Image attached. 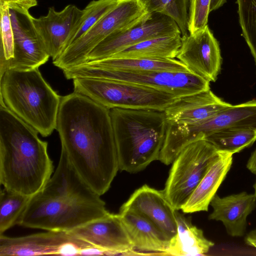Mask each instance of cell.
<instances>
[{"label":"cell","mask_w":256,"mask_h":256,"mask_svg":"<svg viewBox=\"0 0 256 256\" xmlns=\"http://www.w3.org/2000/svg\"><path fill=\"white\" fill-rule=\"evenodd\" d=\"M56 129L62 150L82 180L100 196L119 170L110 110L74 92L62 96Z\"/></svg>","instance_id":"obj_1"},{"label":"cell","mask_w":256,"mask_h":256,"mask_svg":"<svg viewBox=\"0 0 256 256\" xmlns=\"http://www.w3.org/2000/svg\"><path fill=\"white\" fill-rule=\"evenodd\" d=\"M110 213L100 196L82 180L61 150L56 170L43 188L30 196L17 224L70 232Z\"/></svg>","instance_id":"obj_2"},{"label":"cell","mask_w":256,"mask_h":256,"mask_svg":"<svg viewBox=\"0 0 256 256\" xmlns=\"http://www.w3.org/2000/svg\"><path fill=\"white\" fill-rule=\"evenodd\" d=\"M38 132L4 104L0 106V184L4 188L31 196L54 172L48 142Z\"/></svg>","instance_id":"obj_3"},{"label":"cell","mask_w":256,"mask_h":256,"mask_svg":"<svg viewBox=\"0 0 256 256\" xmlns=\"http://www.w3.org/2000/svg\"><path fill=\"white\" fill-rule=\"evenodd\" d=\"M110 115L120 170L136 173L158 160L168 124L164 111L114 108Z\"/></svg>","instance_id":"obj_4"},{"label":"cell","mask_w":256,"mask_h":256,"mask_svg":"<svg viewBox=\"0 0 256 256\" xmlns=\"http://www.w3.org/2000/svg\"><path fill=\"white\" fill-rule=\"evenodd\" d=\"M61 98L38 68L10 69L0 76V104L44 137L56 128Z\"/></svg>","instance_id":"obj_5"},{"label":"cell","mask_w":256,"mask_h":256,"mask_svg":"<svg viewBox=\"0 0 256 256\" xmlns=\"http://www.w3.org/2000/svg\"><path fill=\"white\" fill-rule=\"evenodd\" d=\"M152 14L142 0H118L113 8L53 60L54 64L64 70L86 62L90 52L110 34L136 26Z\"/></svg>","instance_id":"obj_6"},{"label":"cell","mask_w":256,"mask_h":256,"mask_svg":"<svg viewBox=\"0 0 256 256\" xmlns=\"http://www.w3.org/2000/svg\"><path fill=\"white\" fill-rule=\"evenodd\" d=\"M74 92L84 95L109 110L114 108L164 111L179 98L142 86L103 78L73 79Z\"/></svg>","instance_id":"obj_7"},{"label":"cell","mask_w":256,"mask_h":256,"mask_svg":"<svg viewBox=\"0 0 256 256\" xmlns=\"http://www.w3.org/2000/svg\"><path fill=\"white\" fill-rule=\"evenodd\" d=\"M68 80L103 78L142 86L178 98L210 90V82L190 72L166 70L122 72L84 69L74 66L63 70Z\"/></svg>","instance_id":"obj_8"},{"label":"cell","mask_w":256,"mask_h":256,"mask_svg":"<svg viewBox=\"0 0 256 256\" xmlns=\"http://www.w3.org/2000/svg\"><path fill=\"white\" fill-rule=\"evenodd\" d=\"M218 152L200 139L188 145L175 158L163 190L175 210L182 209Z\"/></svg>","instance_id":"obj_9"},{"label":"cell","mask_w":256,"mask_h":256,"mask_svg":"<svg viewBox=\"0 0 256 256\" xmlns=\"http://www.w3.org/2000/svg\"><path fill=\"white\" fill-rule=\"evenodd\" d=\"M9 8L14 36L12 58L0 62V76L8 70L38 68L50 57L39 40L32 22L30 8L37 0H4Z\"/></svg>","instance_id":"obj_10"},{"label":"cell","mask_w":256,"mask_h":256,"mask_svg":"<svg viewBox=\"0 0 256 256\" xmlns=\"http://www.w3.org/2000/svg\"><path fill=\"white\" fill-rule=\"evenodd\" d=\"M228 129L256 130V100L231 105L212 117L194 124H170L168 135L172 144L182 150L214 132Z\"/></svg>","instance_id":"obj_11"},{"label":"cell","mask_w":256,"mask_h":256,"mask_svg":"<svg viewBox=\"0 0 256 256\" xmlns=\"http://www.w3.org/2000/svg\"><path fill=\"white\" fill-rule=\"evenodd\" d=\"M92 246L66 231L47 230L20 237L0 234V256L82 255Z\"/></svg>","instance_id":"obj_12"},{"label":"cell","mask_w":256,"mask_h":256,"mask_svg":"<svg viewBox=\"0 0 256 256\" xmlns=\"http://www.w3.org/2000/svg\"><path fill=\"white\" fill-rule=\"evenodd\" d=\"M176 34L182 33L174 20L167 16L152 12L150 18L140 24L108 36L90 52L86 62L107 58L150 38Z\"/></svg>","instance_id":"obj_13"},{"label":"cell","mask_w":256,"mask_h":256,"mask_svg":"<svg viewBox=\"0 0 256 256\" xmlns=\"http://www.w3.org/2000/svg\"><path fill=\"white\" fill-rule=\"evenodd\" d=\"M176 58L190 72L210 82L216 80L220 70L222 58L219 44L208 25L194 34L182 36Z\"/></svg>","instance_id":"obj_14"},{"label":"cell","mask_w":256,"mask_h":256,"mask_svg":"<svg viewBox=\"0 0 256 256\" xmlns=\"http://www.w3.org/2000/svg\"><path fill=\"white\" fill-rule=\"evenodd\" d=\"M82 13V10L70 4L60 12L56 11L54 6L50 7L46 16L32 18L38 38L53 60L68 48L69 38Z\"/></svg>","instance_id":"obj_15"},{"label":"cell","mask_w":256,"mask_h":256,"mask_svg":"<svg viewBox=\"0 0 256 256\" xmlns=\"http://www.w3.org/2000/svg\"><path fill=\"white\" fill-rule=\"evenodd\" d=\"M70 232L77 238L105 251L107 256L134 254L135 252L118 214L110 213Z\"/></svg>","instance_id":"obj_16"},{"label":"cell","mask_w":256,"mask_h":256,"mask_svg":"<svg viewBox=\"0 0 256 256\" xmlns=\"http://www.w3.org/2000/svg\"><path fill=\"white\" fill-rule=\"evenodd\" d=\"M120 208L130 210L144 217L170 240L177 234L176 210L163 190L144 184L134 192Z\"/></svg>","instance_id":"obj_17"},{"label":"cell","mask_w":256,"mask_h":256,"mask_svg":"<svg viewBox=\"0 0 256 256\" xmlns=\"http://www.w3.org/2000/svg\"><path fill=\"white\" fill-rule=\"evenodd\" d=\"M231 105L208 90L180 98L164 112L168 124H191L206 120Z\"/></svg>","instance_id":"obj_18"},{"label":"cell","mask_w":256,"mask_h":256,"mask_svg":"<svg viewBox=\"0 0 256 256\" xmlns=\"http://www.w3.org/2000/svg\"><path fill=\"white\" fill-rule=\"evenodd\" d=\"M210 204L213 210L208 219L221 222L230 236L242 237L246 232L247 218L256 208V197L246 192L224 197L216 194Z\"/></svg>","instance_id":"obj_19"},{"label":"cell","mask_w":256,"mask_h":256,"mask_svg":"<svg viewBox=\"0 0 256 256\" xmlns=\"http://www.w3.org/2000/svg\"><path fill=\"white\" fill-rule=\"evenodd\" d=\"M118 214L135 250L166 255L170 240L154 224L128 210L120 208Z\"/></svg>","instance_id":"obj_20"},{"label":"cell","mask_w":256,"mask_h":256,"mask_svg":"<svg viewBox=\"0 0 256 256\" xmlns=\"http://www.w3.org/2000/svg\"><path fill=\"white\" fill-rule=\"evenodd\" d=\"M233 154L220 152L206 174L182 208L183 212L208 211V206L230 169Z\"/></svg>","instance_id":"obj_21"},{"label":"cell","mask_w":256,"mask_h":256,"mask_svg":"<svg viewBox=\"0 0 256 256\" xmlns=\"http://www.w3.org/2000/svg\"><path fill=\"white\" fill-rule=\"evenodd\" d=\"M84 69L122 72L166 70L190 72L187 67L174 58H106L76 66Z\"/></svg>","instance_id":"obj_22"},{"label":"cell","mask_w":256,"mask_h":256,"mask_svg":"<svg viewBox=\"0 0 256 256\" xmlns=\"http://www.w3.org/2000/svg\"><path fill=\"white\" fill-rule=\"evenodd\" d=\"M177 211L178 233L170 240L166 255H204L208 252L214 243L208 240L203 231L193 225L189 218Z\"/></svg>","instance_id":"obj_23"},{"label":"cell","mask_w":256,"mask_h":256,"mask_svg":"<svg viewBox=\"0 0 256 256\" xmlns=\"http://www.w3.org/2000/svg\"><path fill=\"white\" fill-rule=\"evenodd\" d=\"M181 44L182 34L156 37L131 46L107 58H174L176 57Z\"/></svg>","instance_id":"obj_24"},{"label":"cell","mask_w":256,"mask_h":256,"mask_svg":"<svg viewBox=\"0 0 256 256\" xmlns=\"http://www.w3.org/2000/svg\"><path fill=\"white\" fill-rule=\"evenodd\" d=\"M220 152L233 154L251 146L256 141V130L228 129L214 132L204 138Z\"/></svg>","instance_id":"obj_25"},{"label":"cell","mask_w":256,"mask_h":256,"mask_svg":"<svg viewBox=\"0 0 256 256\" xmlns=\"http://www.w3.org/2000/svg\"><path fill=\"white\" fill-rule=\"evenodd\" d=\"M30 196L6 188L0 192V234L16 224Z\"/></svg>","instance_id":"obj_26"},{"label":"cell","mask_w":256,"mask_h":256,"mask_svg":"<svg viewBox=\"0 0 256 256\" xmlns=\"http://www.w3.org/2000/svg\"><path fill=\"white\" fill-rule=\"evenodd\" d=\"M150 13L167 16L177 24L182 36L188 34V21L189 0H142Z\"/></svg>","instance_id":"obj_27"},{"label":"cell","mask_w":256,"mask_h":256,"mask_svg":"<svg viewBox=\"0 0 256 256\" xmlns=\"http://www.w3.org/2000/svg\"><path fill=\"white\" fill-rule=\"evenodd\" d=\"M118 1V0H93L90 2L82 10V16L69 38L68 47L84 34L113 8Z\"/></svg>","instance_id":"obj_28"},{"label":"cell","mask_w":256,"mask_h":256,"mask_svg":"<svg viewBox=\"0 0 256 256\" xmlns=\"http://www.w3.org/2000/svg\"><path fill=\"white\" fill-rule=\"evenodd\" d=\"M236 3L242 34L256 66V0H237Z\"/></svg>","instance_id":"obj_29"},{"label":"cell","mask_w":256,"mask_h":256,"mask_svg":"<svg viewBox=\"0 0 256 256\" xmlns=\"http://www.w3.org/2000/svg\"><path fill=\"white\" fill-rule=\"evenodd\" d=\"M0 62H2L11 59L14 52V36L9 8L4 0H0Z\"/></svg>","instance_id":"obj_30"},{"label":"cell","mask_w":256,"mask_h":256,"mask_svg":"<svg viewBox=\"0 0 256 256\" xmlns=\"http://www.w3.org/2000/svg\"><path fill=\"white\" fill-rule=\"evenodd\" d=\"M211 0H189L188 30L194 34L208 25Z\"/></svg>","instance_id":"obj_31"},{"label":"cell","mask_w":256,"mask_h":256,"mask_svg":"<svg viewBox=\"0 0 256 256\" xmlns=\"http://www.w3.org/2000/svg\"><path fill=\"white\" fill-rule=\"evenodd\" d=\"M244 240L248 246L256 249V228L250 231L246 234Z\"/></svg>","instance_id":"obj_32"},{"label":"cell","mask_w":256,"mask_h":256,"mask_svg":"<svg viewBox=\"0 0 256 256\" xmlns=\"http://www.w3.org/2000/svg\"><path fill=\"white\" fill-rule=\"evenodd\" d=\"M246 168L251 172L256 174V148L250 156L246 164Z\"/></svg>","instance_id":"obj_33"},{"label":"cell","mask_w":256,"mask_h":256,"mask_svg":"<svg viewBox=\"0 0 256 256\" xmlns=\"http://www.w3.org/2000/svg\"><path fill=\"white\" fill-rule=\"evenodd\" d=\"M226 0H211L210 12H211L220 8L226 2Z\"/></svg>","instance_id":"obj_34"},{"label":"cell","mask_w":256,"mask_h":256,"mask_svg":"<svg viewBox=\"0 0 256 256\" xmlns=\"http://www.w3.org/2000/svg\"><path fill=\"white\" fill-rule=\"evenodd\" d=\"M253 186L254 189V194H255L256 197V180Z\"/></svg>","instance_id":"obj_35"}]
</instances>
